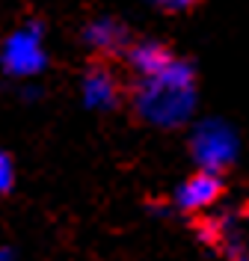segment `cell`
<instances>
[{
	"label": "cell",
	"instance_id": "obj_1",
	"mask_svg": "<svg viewBox=\"0 0 249 261\" xmlns=\"http://www.w3.org/2000/svg\"><path fill=\"white\" fill-rule=\"evenodd\" d=\"M196 71L181 57H175L163 71L136 81L133 89V110L154 128H181L196 113Z\"/></svg>",
	"mask_w": 249,
	"mask_h": 261
},
{
	"label": "cell",
	"instance_id": "obj_2",
	"mask_svg": "<svg viewBox=\"0 0 249 261\" xmlns=\"http://www.w3.org/2000/svg\"><path fill=\"white\" fill-rule=\"evenodd\" d=\"M190 154L199 169L223 175L240 154V137L226 119H202L190 134Z\"/></svg>",
	"mask_w": 249,
	"mask_h": 261
},
{
	"label": "cell",
	"instance_id": "obj_3",
	"mask_svg": "<svg viewBox=\"0 0 249 261\" xmlns=\"http://www.w3.org/2000/svg\"><path fill=\"white\" fill-rule=\"evenodd\" d=\"M0 65L9 77H18V81H30L36 74H42L48 65L42 24L30 21V24H21L18 30L9 33L3 48H0Z\"/></svg>",
	"mask_w": 249,
	"mask_h": 261
},
{
	"label": "cell",
	"instance_id": "obj_4",
	"mask_svg": "<svg viewBox=\"0 0 249 261\" xmlns=\"http://www.w3.org/2000/svg\"><path fill=\"white\" fill-rule=\"evenodd\" d=\"M223 175L196 169L190 178H184L175 190V208L184 214H205L211 211L216 202L223 199Z\"/></svg>",
	"mask_w": 249,
	"mask_h": 261
},
{
	"label": "cell",
	"instance_id": "obj_5",
	"mask_svg": "<svg viewBox=\"0 0 249 261\" xmlns=\"http://www.w3.org/2000/svg\"><path fill=\"white\" fill-rule=\"evenodd\" d=\"M199 234L205 244L216 246L226 261H249V244L232 217H226V214L208 217L199 226Z\"/></svg>",
	"mask_w": 249,
	"mask_h": 261
},
{
	"label": "cell",
	"instance_id": "obj_6",
	"mask_svg": "<svg viewBox=\"0 0 249 261\" xmlns=\"http://www.w3.org/2000/svg\"><path fill=\"white\" fill-rule=\"evenodd\" d=\"M80 98L89 110H113L122 98V83L110 68L92 65L80 81Z\"/></svg>",
	"mask_w": 249,
	"mask_h": 261
},
{
	"label": "cell",
	"instance_id": "obj_7",
	"mask_svg": "<svg viewBox=\"0 0 249 261\" xmlns=\"http://www.w3.org/2000/svg\"><path fill=\"white\" fill-rule=\"evenodd\" d=\"M83 42L86 48H92L95 54L113 57V54H125L131 45V36L125 30V24L116 18H95L86 30H83Z\"/></svg>",
	"mask_w": 249,
	"mask_h": 261
},
{
	"label": "cell",
	"instance_id": "obj_8",
	"mask_svg": "<svg viewBox=\"0 0 249 261\" xmlns=\"http://www.w3.org/2000/svg\"><path fill=\"white\" fill-rule=\"evenodd\" d=\"M125 60L131 65V71L136 74V81H143V77H151V74L163 71L166 65L175 60V54L166 48L163 42L143 39V42H131V45H128Z\"/></svg>",
	"mask_w": 249,
	"mask_h": 261
},
{
	"label": "cell",
	"instance_id": "obj_9",
	"mask_svg": "<svg viewBox=\"0 0 249 261\" xmlns=\"http://www.w3.org/2000/svg\"><path fill=\"white\" fill-rule=\"evenodd\" d=\"M12 181H15V166H12V158L0 148V193H9Z\"/></svg>",
	"mask_w": 249,
	"mask_h": 261
},
{
	"label": "cell",
	"instance_id": "obj_10",
	"mask_svg": "<svg viewBox=\"0 0 249 261\" xmlns=\"http://www.w3.org/2000/svg\"><path fill=\"white\" fill-rule=\"evenodd\" d=\"M157 9L163 12H172V15H181V12H190L193 6H199L202 0H151Z\"/></svg>",
	"mask_w": 249,
	"mask_h": 261
},
{
	"label": "cell",
	"instance_id": "obj_11",
	"mask_svg": "<svg viewBox=\"0 0 249 261\" xmlns=\"http://www.w3.org/2000/svg\"><path fill=\"white\" fill-rule=\"evenodd\" d=\"M0 261H15V252L9 246H0Z\"/></svg>",
	"mask_w": 249,
	"mask_h": 261
},
{
	"label": "cell",
	"instance_id": "obj_12",
	"mask_svg": "<svg viewBox=\"0 0 249 261\" xmlns=\"http://www.w3.org/2000/svg\"><path fill=\"white\" fill-rule=\"evenodd\" d=\"M246 217H249V214H246Z\"/></svg>",
	"mask_w": 249,
	"mask_h": 261
}]
</instances>
